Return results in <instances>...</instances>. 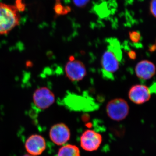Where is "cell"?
I'll use <instances>...</instances> for the list:
<instances>
[{"mask_svg":"<svg viewBox=\"0 0 156 156\" xmlns=\"http://www.w3.org/2000/svg\"><path fill=\"white\" fill-rule=\"evenodd\" d=\"M20 21V15L16 6L0 3V35L9 33Z\"/></svg>","mask_w":156,"mask_h":156,"instance_id":"cell-2","label":"cell"},{"mask_svg":"<svg viewBox=\"0 0 156 156\" xmlns=\"http://www.w3.org/2000/svg\"><path fill=\"white\" fill-rule=\"evenodd\" d=\"M129 38L132 42L134 43H137L140 42L141 39V37L139 32L136 31H132L129 33Z\"/></svg>","mask_w":156,"mask_h":156,"instance_id":"cell-14","label":"cell"},{"mask_svg":"<svg viewBox=\"0 0 156 156\" xmlns=\"http://www.w3.org/2000/svg\"><path fill=\"white\" fill-rule=\"evenodd\" d=\"M106 50L101 59L103 76L107 79H113V74L118 70L122 59V52L120 42L116 38L108 39Z\"/></svg>","mask_w":156,"mask_h":156,"instance_id":"cell-1","label":"cell"},{"mask_svg":"<svg viewBox=\"0 0 156 156\" xmlns=\"http://www.w3.org/2000/svg\"><path fill=\"white\" fill-rule=\"evenodd\" d=\"M57 156H81L80 152L76 146L67 144L59 149Z\"/></svg>","mask_w":156,"mask_h":156,"instance_id":"cell-12","label":"cell"},{"mask_svg":"<svg viewBox=\"0 0 156 156\" xmlns=\"http://www.w3.org/2000/svg\"><path fill=\"white\" fill-rule=\"evenodd\" d=\"M128 55L131 59H134L136 58V53L133 50L128 52Z\"/></svg>","mask_w":156,"mask_h":156,"instance_id":"cell-17","label":"cell"},{"mask_svg":"<svg viewBox=\"0 0 156 156\" xmlns=\"http://www.w3.org/2000/svg\"><path fill=\"white\" fill-rule=\"evenodd\" d=\"M108 116L112 120L121 121L126 119L129 112V107L126 100L115 98L109 101L106 107Z\"/></svg>","mask_w":156,"mask_h":156,"instance_id":"cell-4","label":"cell"},{"mask_svg":"<svg viewBox=\"0 0 156 156\" xmlns=\"http://www.w3.org/2000/svg\"><path fill=\"white\" fill-rule=\"evenodd\" d=\"M60 0H56V1H60Z\"/></svg>","mask_w":156,"mask_h":156,"instance_id":"cell-19","label":"cell"},{"mask_svg":"<svg viewBox=\"0 0 156 156\" xmlns=\"http://www.w3.org/2000/svg\"><path fill=\"white\" fill-rule=\"evenodd\" d=\"M23 156H36L32 155L30 154H26L25 155Z\"/></svg>","mask_w":156,"mask_h":156,"instance_id":"cell-18","label":"cell"},{"mask_svg":"<svg viewBox=\"0 0 156 156\" xmlns=\"http://www.w3.org/2000/svg\"><path fill=\"white\" fill-rule=\"evenodd\" d=\"M128 96L130 100L136 104H142L150 99L151 93L149 88L143 85H136L131 87Z\"/></svg>","mask_w":156,"mask_h":156,"instance_id":"cell-9","label":"cell"},{"mask_svg":"<svg viewBox=\"0 0 156 156\" xmlns=\"http://www.w3.org/2000/svg\"><path fill=\"white\" fill-rule=\"evenodd\" d=\"M54 11L57 15H63L69 13L71 11L70 8L68 6H64L59 2L56 1V4L54 6Z\"/></svg>","mask_w":156,"mask_h":156,"instance_id":"cell-13","label":"cell"},{"mask_svg":"<svg viewBox=\"0 0 156 156\" xmlns=\"http://www.w3.org/2000/svg\"><path fill=\"white\" fill-rule=\"evenodd\" d=\"M55 100L53 92L47 87H41L37 89L34 94V105L39 109L44 110L50 107Z\"/></svg>","mask_w":156,"mask_h":156,"instance_id":"cell-6","label":"cell"},{"mask_svg":"<svg viewBox=\"0 0 156 156\" xmlns=\"http://www.w3.org/2000/svg\"><path fill=\"white\" fill-rule=\"evenodd\" d=\"M51 140L57 145H64L69 140L71 133L69 128L63 123H58L52 126L50 131Z\"/></svg>","mask_w":156,"mask_h":156,"instance_id":"cell-8","label":"cell"},{"mask_svg":"<svg viewBox=\"0 0 156 156\" xmlns=\"http://www.w3.org/2000/svg\"><path fill=\"white\" fill-rule=\"evenodd\" d=\"M101 134L92 130L84 131L80 137V145L84 150L92 152L97 150L101 144Z\"/></svg>","mask_w":156,"mask_h":156,"instance_id":"cell-5","label":"cell"},{"mask_svg":"<svg viewBox=\"0 0 156 156\" xmlns=\"http://www.w3.org/2000/svg\"><path fill=\"white\" fill-rule=\"evenodd\" d=\"M66 76L73 82L83 80L87 74V69L83 63L78 60L70 59L65 66Z\"/></svg>","mask_w":156,"mask_h":156,"instance_id":"cell-7","label":"cell"},{"mask_svg":"<svg viewBox=\"0 0 156 156\" xmlns=\"http://www.w3.org/2000/svg\"><path fill=\"white\" fill-rule=\"evenodd\" d=\"M155 66L151 62L144 60L139 62L135 66L136 76L139 79L148 80L151 79L156 73Z\"/></svg>","mask_w":156,"mask_h":156,"instance_id":"cell-11","label":"cell"},{"mask_svg":"<svg viewBox=\"0 0 156 156\" xmlns=\"http://www.w3.org/2000/svg\"><path fill=\"white\" fill-rule=\"evenodd\" d=\"M25 147L30 154L36 156L40 155L46 149V141L41 135L34 134L27 140Z\"/></svg>","mask_w":156,"mask_h":156,"instance_id":"cell-10","label":"cell"},{"mask_svg":"<svg viewBox=\"0 0 156 156\" xmlns=\"http://www.w3.org/2000/svg\"><path fill=\"white\" fill-rule=\"evenodd\" d=\"M90 0H73V2L78 8H83L89 3Z\"/></svg>","mask_w":156,"mask_h":156,"instance_id":"cell-15","label":"cell"},{"mask_svg":"<svg viewBox=\"0 0 156 156\" xmlns=\"http://www.w3.org/2000/svg\"><path fill=\"white\" fill-rule=\"evenodd\" d=\"M63 102L68 108L76 111H90L98 107L92 98L72 93L66 95Z\"/></svg>","mask_w":156,"mask_h":156,"instance_id":"cell-3","label":"cell"},{"mask_svg":"<svg viewBox=\"0 0 156 156\" xmlns=\"http://www.w3.org/2000/svg\"><path fill=\"white\" fill-rule=\"evenodd\" d=\"M150 11L153 16L156 18V0H151Z\"/></svg>","mask_w":156,"mask_h":156,"instance_id":"cell-16","label":"cell"}]
</instances>
